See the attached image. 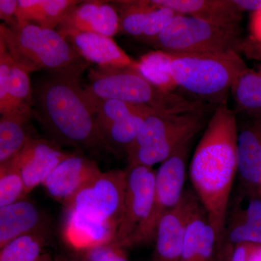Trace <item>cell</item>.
Wrapping results in <instances>:
<instances>
[{"instance_id":"cell-1","label":"cell","mask_w":261,"mask_h":261,"mask_svg":"<svg viewBox=\"0 0 261 261\" xmlns=\"http://www.w3.org/2000/svg\"><path fill=\"white\" fill-rule=\"evenodd\" d=\"M236 113L218 106L190 163V177L196 195L216 233V250L224 238L230 195L238 173V126Z\"/></svg>"},{"instance_id":"cell-2","label":"cell","mask_w":261,"mask_h":261,"mask_svg":"<svg viewBox=\"0 0 261 261\" xmlns=\"http://www.w3.org/2000/svg\"><path fill=\"white\" fill-rule=\"evenodd\" d=\"M79 77L51 73L38 86L33 113L57 145L107 150L98 130L93 104Z\"/></svg>"},{"instance_id":"cell-3","label":"cell","mask_w":261,"mask_h":261,"mask_svg":"<svg viewBox=\"0 0 261 261\" xmlns=\"http://www.w3.org/2000/svg\"><path fill=\"white\" fill-rule=\"evenodd\" d=\"M0 40L15 63L29 73L46 70L80 76L89 65L56 29L27 23L11 27L1 24Z\"/></svg>"},{"instance_id":"cell-4","label":"cell","mask_w":261,"mask_h":261,"mask_svg":"<svg viewBox=\"0 0 261 261\" xmlns=\"http://www.w3.org/2000/svg\"><path fill=\"white\" fill-rule=\"evenodd\" d=\"M89 81L84 91L92 99H115L170 114L204 111L200 101L165 92L130 67L97 66L89 71Z\"/></svg>"},{"instance_id":"cell-5","label":"cell","mask_w":261,"mask_h":261,"mask_svg":"<svg viewBox=\"0 0 261 261\" xmlns=\"http://www.w3.org/2000/svg\"><path fill=\"white\" fill-rule=\"evenodd\" d=\"M170 56L171 73L177 87L219 106L226 105L228 92L249 68L236 51Z\"/></svg>"},{"instance_id":"cell-6","label":"cell","mask_w":261,"mask_h":261,"mask_svg":"<svg viewBox=\"0 0 261 261\" xmlns=\"http://www.w3.org/2000/svg\"><path fill=\"white\" fill-rule=\"evenodd\" d=\"M204 111L170 114L153 111L146 117L140 133L127 149L128 165L152 167L191 142L204 123Z\"/></svg>"},{"instance_id":"cell-7","label":"cell","mask_w":261,"mask_h":261,"mask_svg":"<svg viewBox=\"0 0 261 261\" xmlns=\"http://www.w3.org/2000/svg\"><path fill=\"white\" fill-rule=\"evenodd\" d=\"M243 39L240 25H221L178 14L145 44L171 55L224 54L240 53Z\"/></svg>"},{"instance_id":"cell-8","label":"cell","mask_w":261,"mask_h":261,"mask_svg":"<svg viewBox=\"0 0 261 261\" xmlns=\"http://www.w3.org/2000/svg\"><path fill=\"white\" fill-rule=\"evenodd\" d=\"M125 192V171L101 172L84 185L64 207L118 226L123 214Z\"/></svg>"},{"instance_id":"cell-9","label":"cell","mask_w":261,"mask_h":261,"mask_svg":"<svg viewBox=\"0 0 261 261\" xmlns=\"http://www.w3.org/2000/svg\"><path fill=\"white\" fill-rule=\"evenodd\" d=\"M123 214L116 241L122 246H135L141 230L153 207L156 171L153 167L128 165Z\"/></svg>"},{"instance_id":"cell-10","label":"cell","mask_w":261,"mask_h":261,"mask_svg":"<svg viewBox=\"0 0 261 261\" xmlns=\"http://www.w3.org/2000/svg\"><path fill=\"white\" fill-rule=\"evenodd\" d=\"M93 104L96 123L108 152L126 154L140 133L152 108L115 99L89 97Z\"/></svg>"},{"instance_id":"cell-11","label":"cell","mask_w":261,"mask_h":261,"mask_svg":"<svg viewBox=\"0 0 261 261\" xmlns=\"http://www.w3.org/2000/svg\"><path fill=\"white\" fill-rule=\"evenodd\" d=\"M190 143L181 146L172 156L161 163L156 171L153 207L141 230L135 245L153 242L160 220L181 200L185 192L184 186L186 180Z\"/></svg>"},{"instance_id":"cell-12","label":"cell","mask_w":261,"mask_h":261,"mask_svg":"<svg viewBox=\"0 0 261 261\" xmlns=\"http://www.w3.org/2000/svg\"><path fill=\"white\" fill-rule=\"evenodd\" d=\"M119 15L118 34H126L146 43L166 28L178 13L154 4L152 0L113 1Z\"/></svg>"},{"instance_id":"cell-13","label":"cell","mask_w":261,"mask_h":261,"mask_svg":"<svg viewBox=\"0 0 261 261\" xmlns=\"http://www.w3.org/2000/svg\"><path fill=\"white\" fill-rule=\"evenodd\" d=\"M30 73L15 63L0 40V113L30 121L33 97Z\"/></svg>"},{"instance_id":"cell-14","label":"cell","mask_w":261,"mask_h":261,"mask_svg":"<svg viewBox=\"0 0 261 261\" xmlns=\"http://www.w3.org/2000/svg\"><path fill=\"white\" fill-rule=\"evenodd\" d=\"M70 154L50 140L31 137L23 149L13 158L27 193L42 185L53 170Z\"/></svg>"},{"instance_id":"cell-15","label":"cell","mask_w":261,"mask_h":261,"mask_svg":"<svg viewBox=\"0 0 261 261\" xmlns=\"http://www.w3.org/2000/svg\"><path fill=\"white\" fill-rule=\"evenodd\" d=\"M101 172L95 161L70 153L53 170L42 186L51 198L65 207L84 185Z\"/></svg>"},{"instance_id":"cell-16","label":"cell","mask_w":261,"mask_h":261,"mask_svg":"<svg viewBox=\"0 0 261 261\" xmlns=\"http://www.w3.org/2000/svg\"><path fill=\"white\" fill-rule=\"evenodd\" d=\"M185 192L188 214L181 261H213L216 245L214 229L197 195Z\"/></svg>"},{"instance_id":"cell-17","label":"cell","mask_w":261,"mask_h":261,"mask_svg":"<svg viewBox=\"0 0 261 261\" xmlns=\"http://www.w3.org/2000/svg\"><path fill=\"white\" fill-rule=\"evenodd\" d=\"M67 32H90L113 37L119 31V15L111 3L82 1L75 5L56 29Z\"/></svg>"},{"instance_id":"cell-18","label":"cell","mask_w":261,"mask_h":261,"mask_svg":"<svg viewBox=\"0 0 261 261\" xmlns=\"http://www.w3.org/2000/svg\"><path fill=\"white\" fill-rule=\"evenodd\" d=\"M238 129V173L245 193L261 197V116Z\"/></svg>"},{"instance_id":"cell-19","label":"cell","mask_w":261,"mask_h":261,"mask_svg":"<svg viewBox=\"0 0 261 261\" xmlns=\"http://www.w3.org/2000/svg\"><path fill=\"white\" fill-rule=\"evenodd\" d=\"M63 37L87 62L99 67H130L139 70V62L130 58L113 37L90 32H70Z\"/></svg>"},{"instance_id":"cell-20","label":"cell","mask_w":261,"mask_h":261,"mask_svg":"<svg viewBox=\"0 0 261 261\" xmlns=\"http://www.w3.org/2000/svg\"><path fill=\"white\" fill-rule=\"evenodd\" d=\"M188 214L186 192L176 207L166 213L158 224L152 261H181Z\"/></svg>"},{"instance_id":"cell-21","label":"cell","mask_w":261,"mask_h":261,"mask_svg":"<svg viewBox=\"0 0 261 261\" xmlns=\"http://www.w3.org/2000/svg\"><path fill=\"white\" fill-rule=\"evenodd\" d=\"M48 226L42 211L27 198L0 207V248L25 235L48 232Z\"/></svg>"},{"instance_id":"cell-22","label":"cell","mask_w":261,"mask_h":261,"mask_svg":"<svg viewBox=\"0 0 261 261\" xmlns=\"http://www.w3.org/2000/svg\"><path fill=\"white\" fill-rule=\"evenodd\" d=\"M118 226L96 221L65 209L63 238L74 252H80L116 240Z\"/></svg>"},{"instance_id":"cell-23","label":"cell","mask_w":261,"mask_h":261,"mask_svg":"<svg viewBox=\"0 0 261 261\" xmlns=\"http://www.w3.org/2000/svg\"><path fill=\"white\" fill-rule=\"evenodd\" d=\"M154 4L205 21L221 25H240L243 13L233 0H152Z\"/></svg>"},{"instance_id":"cell-24","label":"cell","mask_w":261,"mask_h":261,"mask_svg":"<svg viewBox=\"0 0 261 261\" xmlns=\"http://www.w3.org/2000/svg\"><path fill=\"white\" fill-rule=\"evenodd\" d=\"M82 1L75 0H18V23L34 24L42 28L56 29L70 10Z\"/></svg>"},{"instance_id":"cell-25","label":"cell","mask_w":261,"mask_h":261,"mask_svg":"<svg viewBox=\"0 0 261 261\" xmlns=\"http://www.w3.org/2000/svg\"><path fill=\"white\" fill-rule=\"evenodd\" d=\"M236 114L248 117L261 116V63L256 68H248L231 89Z\"/></svg>"},{"instance_id":"cell-26","label":"cell","mask_w":261,"mask_h":261,"mask_svg":"<svg viewBox=\"0 0 261 261\" xmlns=\"http://www.w3.org/2000/svg\"><path fill=\"white\" fill-rule=\"evenodd\" d=\"M48 232L32 233L12 240L0 248V261H49L44 252Z\"/></svg>"},{"instance_id":"cell-27","label":"cell","mask_w":261,"mask_h":261,"mask_svg":"<svg viewBox=\"0 0 261 261\" xmlns=\"http://www.w3.org/2000/svg\"><path fill=\"white\" fill-rule=\"evenodd\" d=\"M27 120L15 116L0 118V164L8 162L23 149L31 136Z\"/></svg>"},{"instance_id":"cell-28","label":"cell","mask_w":261,"mask_h":261,"mask_svg":"<svg viewBox=\"0 0 261 261\" xmlns=\"http://www.w3.org/2000/svg\"><path fill=\"white\" fill-rule=\"evenodd\" d=\"M139 70L151 83L165 92H173L177 88L171 68V56L161 50L149 51L141 56Z\"/></svg>"},{"instance_id":"cell-29","label":"cell","mask_w":261,"mask_h":261,"mask_svg":"<svg viewBox=\"0 0 261 261\" xmlns=\"http://www.w3.org/2000/svg\"><path fill=\"white\" fill-rule=\"evenodd\" d=\"M28 195L15 159L0 164V207L23 200Z\"/></svg>"},{"instance_id":"cell-30","label":"cell","mask_w":261,"mask_h":261,"mask_svg":"<svg viewBox=\"0 0 261 261\" xmlns=\"http://www.w3.org/2000/svg\"><path fill=\"white\" fill-rule=\"evenodd\" d=\"M126 249L114 240L76 253L91 261H128Z\"/></svg>"},{"instance_id":"cell-31","label":"cell","mask_w":261,"mask_h":261,"mask_svg":"<svg viewBox=\"0 0 261 261\" xmlns=\"http://www.w3.org/2000/svg\"><path fill=\"white\" fill-rule=\"evenodd\" d=\"M245 194L249 196L246 207L242 208L239 206V209L234 214L261 234V197Z\"/></svg>"},{"instance_id":"cell-32","label":"cell","mask_w":261,"mask_h":261,"mask_svg":"<svg viewBox=\"0 0 261 261\" xmlns=\"http://www.w3.org/2000/svg\"><path fill=\"white\" fill-rule=\"evenodd\" d=\"M18 5L17 0H0V18L8 27H14L18 23L15 16Z\"/></svg>"},{"instance_id":"cell-33","label":"cell","mask_w":261,"mask_h":261,"mask_svg":"<svg viewBox=\"0 0 261 261\" xmlns=\"http://www.w3.org/2000/svg\"><path fill=\"white\" fill-rule=\"evenodd\" d=\"M239 53H243L248 59L261 61V42L250 37L243 38L239 47Z\"/></svg>"},{"instance_id":"cell-34","label":"cell","mask_w":261,"mask_h":261,"mask_svg":"<svg viewBox=\"0 0 261 261\" xmlns=\"http://www.w3.org/2000/svg\"><path fill=\"white\" fill-rule=\"evenodd\" d=\"M250 37L261 42V10L252 13L250 21Z\"/></svg>"},{"instance_id":"cell-35","label":"cell","mask_w":261,"mask_h":261,"mask_svg":"<svg viewBox=\"0 0 261 261\" xmlns=\"http://www.w3.org/2000/svg\"><path fill=\"white\" fill-rule=\"evenodd\" d=\"M233 3L242 13L261 10V0H233Z\"/></svg>"},{"instance_id":"cell-36","label":"cell","mask_w":261,"mask_h":261,"mask_svg":"<svg viewBox=\"0 0 261 261\" xmlns=\"http://www.w3.org/2000/svg\"><path fill=\"white\" fill-rule=\"evenodd\" d=\"M246 261H261V244H248Z\"/></svg>"},{"instance_id":"cell-37","label":"cell","mask_w":261,"mask_h":261,"mask_svg":"<svg viewBox=\"0 0 261 261\" xmlns=\"http://www.w3.org/2000/svg\"><path fill=\"white\" fill-rule=\"evenodd\" d=\"M248 244H240V245H237L233 250L231 261H246Z\"/></svg>"},{"instance_id":"cell-38","label":"cell","mask_w":261,"mask_h":261,"mask_svg":"<svg viewBox=\"0 0 261 261\" xmlns=\"http://www.w3.org/2000/svg\"><path fill=\"white\" fill-rule=\"evenodd\" d=\"M49 261H91L86 258L80 254L74 252L72 255H58V256L53 257L51 255Z\"/></svg>"}]
</instances>
